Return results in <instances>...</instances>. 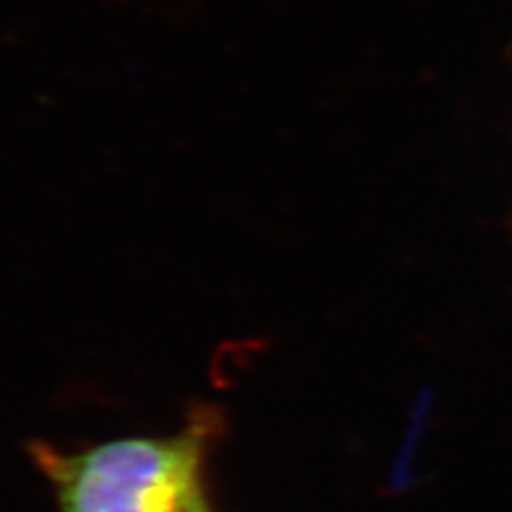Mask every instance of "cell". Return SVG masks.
Here are the masks:
<instances>
[{"label": "cell", "instance_id": "6da1fadb", "mask_svg": "<svg viewBox=\"0 0 512 512\" xmlns=\"http://www.w3.org/2000/svg\"><path fill=\"white\" fill-rule=\"evenodd\" d=\"M222 410L195 406L167 436H128L75 451L30 442L28 455L50 483L58 512H199L207 466L222 438Z\"/></svg>", "mask_w": 512, "mask_h": 512}, {"label": "cell", "instance_id": "7a4b0ae2", "mask_svg": "<svg viewBox=\"0 0 512 512\" xmlns=\"http://www.w3.org/2000/svg\"><path fill=\"white\" fill-rule=\"evenodd\" d=\"M199 512H214V508H212V504H207L205 508H201Z\"/></svg>", "mask_w": 512, "mask_h": 512}]
</instances>
